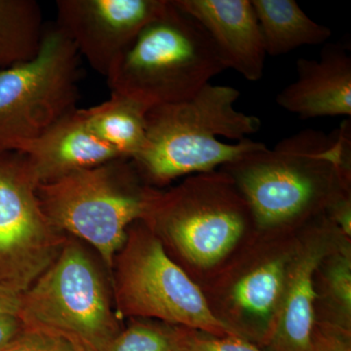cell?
Instances as JSON below:
<instances>
[{
	"label": "cell",
	"instance_id": "obj_1",
	"mask_svg": "<svg viewBox=\"0 0 351 351\" xmlns=\"http://www.w3.org/2000/svg\"><path fill=\"white\" fill-rule=\"evenodd\" d=\"M239 97L237 88L209 83L188 100L149 108L144 147L132 160L143 180L163 186L265 147L247 138L262 122L234 108Z\"/></svg>",
	"mask_w": 351,
	"mask_h": 351
},
{
	"label": "cell",
	"instance_id": "obj_2",
	"mask_svg": "<svg viewBox=\"0 0 351 351\" xmlns=\"http://www.w3.org/2000/svg\"><path fill=\"white\" fill-rule=\"evenodd\" d=\"M351 122L331 135L306 129L223 166L250 207L253 219L274 228L302 218L327 197L334 181L348 182Z\"/></svg>",
	"mask_w": 351,
	"mask_h": 351
},
{
	"label": "cell",
	"instance_id": "obj_3",
	"mask_svg": "<svg viewBox=\"0 0 351 351\" xmlns=\"http://www.w3.org/2000/svg\"><path fill=\"white\" fill-rule=\"evenodd\" d=\"M225 69L204 27L169 1L106 78L112 93L149 110L188 100Z\"/></svg>",
	"mask_w": 351,
	"mask_h": 351
},
{
	"label": "cell",
	"instance_id": "obj_4",
	"mask_svg": "<svg viewBox=\"0 0 351 351\" xmlns=\"http://www.w3.org/2000/svg\"><path fill=\"white\" fill-rule=\"evenodd\" d=\"M130 159L78 171L38 188L43 213L60 232L87 242L112 274L129 226L143 221L152 189Z\"/></svg>",
	"mask_w": 351,
	"mask_h": 351
},
{
	"label": "cell",
	"instance_id": "obj_5",
	"mask_svg": "<svg viewBox=\"0 0 351 351\" xmlns=\"http://www.w3.org/2000/svg\"><path fill=\"white\" fill-rule=\"evenodd\" d=\"M110 278L120 319L156 318L212 336L245 338L239 330L215 315L198 286L167 255L161 240L142 221L129 226Z\"/></svg>",
	"mask_w": 351,
	"mask_h": 351
},
{
	"label": "cell",
	"instance_id": "obj_6",
	"mask_svg": "<svg viewBox=\"0 0 351 351\" xmlns=\"http://www.w3.org/2000/svg\"><path fill=\"white\" fill-rule=\"evenodd\" d=\"M112 286L80 240L69 237L59 257L21 294L23 327L60 335L84 351H104L123 329Z\"/></svg>",
	"mask_w": 351,
	"mask_h": 351
},
{
	"label": "cell",
	"instance_id": "obj_7",
	"mask_svg": "<svg viewBox=\"0 0 351 351\" xmlns=\"http://www.w3.org/2000/svg\"><path fill=\"white\" fill-rule=\"evenodd\" d=\"M210 173L168 193L154 189L142 221L182 257L203 267L225 257L243 234L246 215L252 214L230 176Z\"/></svg>",
	"mask_w": 351,
	"mask_h": 351
},
{
	"label": "cell",
	"instance_id": "obj_8",
	"mask_svg": "<svg viewBox=\"0 0 351 351\" xmlns=\"http://www.w3.org/2000/svg\"><path fill=\"white\" fill-rule=\"evenodd\" d=\"M80 59L55 25L34 59L0 71V151H19L77 108Z\"/></svg>",
	"mask_w": 351,
	"mask_h": 351
},
{
	"label": "cell",
	"instance_id": "obj_9",
	"mask_svg": "<svg viewBox=\"0 0 351 351\" xmlns=\"http://www.w3.org/2000/svg\"><path fill=\"white\" fill-rule=\"evenodd\" d=\"M39 184L29 157L0 151V284L19 294L57 260L69 237L43 213Z\"/></svg>",
	"mask_w": 351,
	"mask_h": 351
},
{
	"label": "cell",
	"instance_id": "obj_10",
	"mask_svg": "<svg viewBox=\"0 0 351 351\" xmlns=\"http://www.w3.org/2000/svg\"><path fill=\"white\" fill-rule=\"evenodd\" d=\"M169 0H58L56 27L92 69L107 77Z\"/></svg>",
	"mask_w": 351,
	"mask_h": 351
},
{
	"label": "cell",
	"instance_id": "obj_11",
	"mask_svg": "<svg viewBox=\"0 0 351 351\" xmlns=\"http://www.w3.org/2000/svg\"><path fill=\"white\" fill-rule=\"evenodd\" d=\"M173 3L204 27L226 69H234L252 82L263 77L267 53L251 0H173Z\"/></svg>",
	"mask_w": 351,
	"mask_h": 351
},
{
	"label": "cell",
	"instance_id": "obj_12",
	"mask_svg": "<svg viewBox=\"0 0 351 351\" xmlns=\"http://www.w3.org/2000/svg\"><path fill=\"white\" fill-rule=\"evenodd\" d=\"M297 73L277 95L279 107L302 119L350 117L351 58L343 45L327 44L319 60H298Z\"/></svg>",
	"mask_w": 351,
	"mask_h": 351
},
{
	"label": "cell",
	"instance_id": "obj_13",
	"mask_svg": "<svg viewBox=\"0 0 351 351\" xmlns=\"http://www.w3.org/2000/svg\"><path fill=\"white\" fill-rule=\"evenodd\" d=\"M29 157L39 182H50L122 158L97 137L84 110L76 108L19 151Z\"/></svg>",
	"mask_w": 351,
	"mask_h": 351
},
{
	"label": "cell",
	"instance_id": "obj_14",
	"mask_svg": "<svg viewBox=\"0 0 351 351\" xmlns=\"http://www.w3.org/2000/svg\"><path fill=\"white\" fill-rule=\"evenodd\" d=\"M322 252H309L289 277L280 315L263 343L270 351H311L314 328L313 274Z\"/></svg>",
	"mask_w": 351,
	"mask_h": 351
},
{
	"label": "cell",
	"instance_id": "obj_15",
	"mask_svg": "<svg viewBox=\"0 0 351 351\" xmlns=\"http://www.w3.org/2000/svg\"><path fill=\"white\" fill-rule=\"evenodd\" d=\"M262 32L265 53L280 56L331 38L329 27L311 20L295 0H251Z\"/></svg>",
	"mask_w": 351,
	"mask_h": 351
},
{
	"label": "cell",
	"instance_id": "obj_16",
	"mask_svg": "<svg viewBox=\"0 0 351 351\" xmlns=\"http://www.w3.org/2000/svg\"><path fill=\"white\" fill-rule=\"evenodd\" d=\"M83 110L92 132L120 157L133 160L142 151L145 140V114L149 110L144 106L112 93L108 101Z\"/></svg>",
	"mask_w": 351,
	"mask_h": 351
},
{
	"label": "cell",
	"instance_id": "obj_17",
	"mask_svg": "<svg viewBox=\"0 0 351 351\" xmlns=\"http://www.w3.org/2000/svg\"><path fill=\"white\" fill-rule=\"evenodd\" d=\"M46 27L34 0H0V71L34 59Z\"/></svg>",
	"mask_w": 351,
	"mask_h": 351
},
{
	"label": "cell",
	"instance_id": "obj_18",
	"mask_svg": "<svg viewBox=\"0 0 351 351\" xmlns=\"http://www.w3.org/2000/svg\"><path fill=\"white\" fill-rule=\"evenodd\" d=\"M284 281V263L272 261L242 277L233 289V299L245 311L265 317L280 301Z\"/></svg>",
	"mask_w": 351,
	"mask_h": 351
},
{
	"label": "cell",
	"instance_id": "obj_19",
	"mask_svg": "<svg viewBox=\"0 0 351 351\" xmlns=\"http://www.w3.org/2000/svg\"><path fill=\"white\" fill-rule=\"evenodd\" d=\"M188 328L133 320L104 351H184Z\"/></svg>",
	"mask_w": 351,
	"mask_h": 351
},
{
	"label": "cell",
	"instance_id": "obj_20",
	"mask_svg": "<svg viewBox=\"0 0 351 351\" xmlns=\"http://www.w3.org/2000/svg\"><path fill=\"white\" fill-rule=\"evenodd\" d=\"M0 351H84L60 335L23 327L19 334Z\"/></svg>",
	"mask_w": 351,
	"mask_h": 351
},
{
	"label": "cell",
	"instance_id": "obj_21",
	"mask_svg": "<svg viewBox=\"0 0 351 351\" xmlns=\"http://www.w3.org/2000/svg\"><path fill=\"white\" fill-rule=\"evenodd\" d=\"M184 351H265L241 337L198 335L188 329Z\"/></svg>",
	"mask_w": 351,
	"mask_h": 351
},
{
	"label": "cell",
	"instance_id": "obj_22",
	"mask_svg": "<svg viewBox=\"0 0 351 351\" xmlns=\"http://www.w3.org/2000/svg\"><path fill=\"white\" fill-rule=\"evenodd\" d=\"M311 351H351L350 334L341 328L326 325L314 329Z\"/></svg>",
	"mask_w": 351,
	"mask_h": 351
},
{
	"label": "cell",
	"instance_id": "obj_23",
	"mask_svg": "<svg viewBox=\"0 0 351 351\" xmlns=\"http://www.w3.org/2000/svg\"><path fill=\"white\" fill-rule=\"evenodd\" d=\"M330 286L332 294L339 304L350 313L351 308V274L350 263L343 258L332 269L330 274Z\"/></svg>",
	"mask_w": 351,
	"mask_h": 351
},
{
	"label": "cell",
	"instance_id": "obj_24",
	"mask_svg": "<svg viewBox=\"0 0 351 351\" xmlns=\"http://www.w3.org/2000/svg\"><path fill=\"white\" fill-rule=\"evenodd\" d=\"M21 304V294L0 284V319L17 316Z\"/></svg>",
	"mask_w": 351,
	"mask_h": 351
},
{
	"label": "cell",
	"instance_id": "obj_25",
	"mask_svg": "<svg viewBox=\"0 0 351 351\" xmlns=\"http://www.w3.org/2000/svg\"><path fill=\"white\" fill-rule=\"evenodd\" d=\"M22 329V323L17 316L1 318L0 319V350H2L9 341H12Z\"/></svg>",
	"mask_w": 351,
	"mask_h": 351
}]
</instances>
